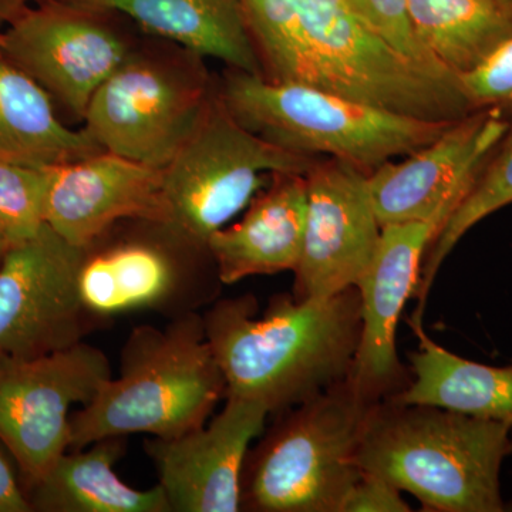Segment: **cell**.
Returning a JSON list of instances; mask_svg holds the SVG:
<instances>
[{"label":"cell","instance_id":"6","mask_svg":"<svg viewBox=\"0 0 512 512\" xmlns=\"http://www.w3.org/2000/svg\"><path fill=\"white\" fill-rule=\"evenodd\" d=\"M373 406L346 379L279 413L245 460L241 511L340 512Z\"/></svg>","mask_w":512,"mask_h":512},{"label":"cell","instance_id":"24","mask_svg":"<svg viewBox=\"0 0 512 512\" xmlns=\"http://www.w3.org/2000/svg\"><path fill=\"white\" fill-rule=\"evenodd\" d=\"M512 204V127L493 151L483 170L461 202L460 207L448 218L440 234L430 245L421 265L416 296L419 301L414 316H423L424 303L429 295L434 278L448 254L456 248L461 238L501 208Z\"/></svg>","mask_w":512,"mask_h":512},{"label":"cell","instance_id":"12","mask_svg":"<svg viewBox=\"0 0 512 512\" xmlns=\"http://www.w3.org/2000/svg\"><path fill=\"white\" fill-rule=\"evenodd\" d=\"M136 46L113 15L47 0L2 30L0 53L83 121L94 94Z\"/></svg>","mask_w":512,"mask_h":512},{"label":"cell","instance_id":"32","mask_svg":"<svg viewBox=\"0 0 512 512\" xmlns=\"http://www.w3.org/2000/svg\"><path fill=\"white\" fill-rule=\"evenodd\" d=\"M501 2L507 3V5L512 6V0H501Z\"/></svg>","mask_w":512,"mask_h":512},{"label":"cell","instance_id":"16","mask_svg":"<svg viewBox=\"0 0 512 512\" xmlns=\"http://www.w3.org/2000/svg\"><path fill=\"white\" fill-rule=\"evenodd\" d=\"M225 400L200 429L144 443L171 512L241 511L245 460L252 441L264 433L269 412L242 397Z\"/></svg>","mask_w":512,"mask_h":512},{"label":"cell","instance_id":"25","mask_svg":"<svg viewBox=\"0 0 512 512\" xmlns=\"http://www.w3.org/2000/svg\"><path fill=\"white\" fill-rule=\"evenodd\" d=\"M47 167L0 158V234L10 245L35 237L46 225Z\"/></svg>","mask_w":512,"mask_h":512},{"label":"cell","instance_id":"18","mask_svg":"<svg viewBox=\"0 0 512 512\" xmlns=\"http://www.w3.org/2000/svg\"><path fill=\"white\" fill-rule=\"evenodd\" d=\"M308 210L306 175L275 173L249 202L241 220L208 239L221 284L295 271L301 261Z\"/></svg>","mask_w":512,"mask_h":512},{"label":"cell","instance_id":"3","mask_svg":"<svg viewBox=\"0 0 512 512\" xmlns=\"http://www.w3.org/2000/svg\"><path fill=\"white\" fill-rule=\"evenodd\" d=\"M511 433L498 421L389 397L367 414L357 466L430 511L501 512L500 473Z\"/></svg>","mask_w":512,"mask_h":512},{"label":"cell","instance_id":"7","mask_svg":"<svg viewBox=\"0 0 512 512\" xmlns=\"http://www.w3.org/2000/svg\"><path fill=\"white\" fill-rule=\"evenodd\" d=\"M318 161L252 133L215 92L194 133L164 168L165 227L207 248L211 235L247 210L272 174L306 175Z\"/></svg>","mask_w":512,"mask_h":512},{"label":"cell","instance_id":"30","mask_svg":"<svg viewBox=\"0 0 512 512\" xmlns=\"http://www.w3.org/2000/svg\"><path fill=\"white\" fill-rule=\"evenodd\" d=\"M45 2L47 0H0V32L25 15L29 9Z\"/></svg>","mask_w":512,"mask_h":512},{"label":"cell","instance_id":"33","mask_svg":"<svg viewBox=\"0 0 512 512\" xmlns=\"http://www.w3.org/2000/svg\"><path fill=\"white\" fill-rule=\"evenodd\" d=\"M510 453H512V433H511V440H510Z\"/></svg>","mask_w":512,"mask_h":512},{"label":"cell","instance_id":"31","mask_svg":"<svg viewBox=\"0 0 512 512\" xmlns=\"http://www.w3.org/2000/svg\"><path fill=\"white\" fill-rule=\"evenodd\" d=\"M10 247L8 239L5 238V235L0 234V259L5 255V252L8 251Z\"/></svg>","mask_w":512,"mask_h":512},{"label":"cell","instance_id":"27","mask_svg":"<svg viewBox=\"0 0 512 512\" xmlns=\"http://www.w3.org/2000/svg\"><path fill=\"white\" fill-rule=\"evenodd\" d=\"M458 80L474 110H497L512 127V39Z\"/></svg>","mask_w":512,"mask_h":512},{"label":"cell","instance_id":"20","mask_svg":"<svg viewBox=\"0 0 512 512\" xmlns=\"http://www.w3.org/2000/svg\"><path fill=\"white\" fill-rule=\"evenodd\" d=\"M124 439L109 437L67 450L26 490L32 511L171 512L160 484L137 490L117 476L114 466L126 450Z\"/></svg>","mask_w":512,"mask_h":512},{"label":"cell","instance_id":"5","mask_svg":"<svg viewBox=\"0 0 512 512\" xmlns=\"http://www.w3.org/2000/svg\"><path fill=\"white\" fill-rule=\"evenodd\" d=\"M218 94L242 126L269 143L303 156L335 158L366 173L433 143L456 121L419 119L231 69Z\"/></svg>","mask_w":512,"mask_h":512},{"label":"cell","instance_id":"8","mask_svg":"<svg viewBox=\"0 0 512 512\" xmlns=\"http://www.w3.org/2000/svg\"><path fill=\"white\" fill-rule=\"evenodd\" d=\"M204 57L138 49L94 94L83 128L103 151L164 170L214 96Z\"/></svg>","mask_w":512,"mask_h":512},{"label":"cell","instance_id":"1","mask_svg":"<svg viewBox=\"0 0 512 512\" xmlns=\"http://www.w3.org/2000/svg\"><path fill=\"white\" fill-rule=\"evenodd\" d=\"M262 77L342 94L419 119L473 113L460 80L424 72L360 22L345 0H242Z\"/></svg>","mask_w":512,"mask_h":512},{"label":"cell","instance_id":"2","mask_svg":"<svg viewBox=\"0 0 512 512\" xmlns=\"http://www.w3.org/2000/svg\"><path fill=\"white\" fill-rule=\"evenodd\" d=\"M255 313L247 295L202 315L227 396L279 414L348 379L362 328L356 288L325 299L279 296L261 319Z\"/></svg>","mask_w":512,"mask_h":512},{"label":"cell","instance_id":"29","mask_svg":"<svg viewBox=\"0 0 512 512\" xmlns=\"http://www.w3.org/2000/svg\"><path fill=\"white\" fill-rule=\"evenodd\" d=\"M0 512H32L26 491L20 487L12 461L0 448Z\"/></svg>","mask_w":512,"mask_h":512},{"label":"cell","instance_id":"19","mask_svg":"<svg viewBox=\"0 0 512 512\" xmlns=\"http://www.w3.org/2000/svg\"><path fill=\"white\" fill-rule=\"evenodd\" d=\"M79 8L123 15L151 35L212 57L229 69L262 76L242 0H62Z\"/></svg>","mask_w":512,"mask_h":512},{"label":"cell","instance_id":"13","mask_svg":"<svg viewBox=\"0 0 512 512\" xmlns=\"http://www.w3.org/2000/svg\"><path fill=\"white\" fill-rule=\"evenodd\" d=\"M510 128L497 110H476L406 160L386 161L367 173L380 225L431 218L447 222Z\"/></svg>","mask_w":512,"mask_h":512},{"label":"cell","instance_id":"15","mask_svg":"<svg viewBox=\"0 0 512 512\" xmlns=\"http://www.w3.org/2000/svg\"><path fill=\"white\" fill-rule=\"evenodd\" d=\"M308 210L293 298L325 299L355 288L379 244L366 171L328 158L306 174Z\"/></svg>","mask_w":512,"mask_h":512},{"label":"cell","instance_id":"10","mask_svg":"<svg viewBox=\"0 0 512 512\" xmlns=\"http://www.w3.org/2000/svg\"><path fill=\"white\" fill-rule=\"evenodd\" d=\"M109 357L80 342L32 357H0V443L26 483H37L69 450L73 406H86L110 380Z\"/></svg>","mask_w":512,"mask_h":512},{"label":"cell","instance_id":"28","mask_svg":"<svg viewBox=\"0 0 512 512\" xmlns=\"http://www.w3.org/2000/svg\"><path fill=\"white\" fill-rule=\"evenodd\" d=\"M410 505L406 503L402 490L375 476L363 473L350 488L348 497L340 512H409Z\"/></svg>","mask_w":512,"mask_h":512},{"label":"cell","instance_id":"17","mask_svg":"<svg viewBox=\"0 0 512 512\" xmlns=\"http://www.w3.org/2000/svg\"><path fill=\"white\" fill-rule=\"evenodd\" d=\"M47 170L46 224L74 247H90L119 222L167 221L160 168L99 151Z\"/></svg>","mask_w":512,"mask_h":512},{"label":"cell","instance_id":"14","mask_svg":"<svg viewBox=\"0 0 512 512\" xmlns=\"http://www.w3.org/2000/svg\"><path fill=\"white\" fill-rule=\"evenodd\" d=\"M446 221L383 225L375 254L355 288L360 298L359 346L348 382L367 404L389 399L407 386L396 333L407 301L416 296L421 265Z\"/></svg>","mask_w":512,"mask_h":512},{"label":"cell","instance_id":"21","mask_svg":"<svg viewBox=\"0 0 512 512\" xmlns=\"http://www.w3.org/2000/svg\"><path fill=\"white\" fill-rule=\"evenodd\" d=\"M410 325L419 340V349L409 356L413 380L390 399L498 421L512 429V362L488 366L454 355L427 336L421 319Z\"/></svg>","mask_w":512,"mask_h":512},{"label":"cell","instance_id":"9","mask_svg":"<svg viewBox=\"0 0 512 512\" xmlns=\"http://www.w3.org/2000/svg\"><path fill=\"white\" fill-rule=\"evenodd\" d=\"M207 248L178 237L163 224L148 234L101 237L84 248L79 271L80 299L96 325L117 316L198 312L217 298L218 278H204L197 256Z\"/></svg>","mask_w":512,"mask_h":512},{"label":"cell","instance_id":"4","mask_svg":"<svg viewBox=\"0 0 512 512\" xmlns=\"http://www.w3.org/2000/svg\"><path fill=\"white\" fill-rule=\"evenodd\" d=\"M227 396L202 315L165 328L138 326L121 349L120 375L70 417L69 450L130 434L174 439L207 424Z\"/></svg>","mask_w":512,"mask_h":512},{"label":"cell","instance_id":"23","mask_svg":"<svg viewBox=\"0 0 512 512\" xmlns=\"http://www.w3.org/2000/svg\"><path fill=\"white\" fill-rule=\"evenodd\" d=\"M414 32L456 77L512 39V6L501 0H407Z\"/></svg>","mask_w":512,"mask_h":512},{"label":"cell","instance_id":"22","mask_svg":"<svg viewBox=\"0 0 512 512\" xmlns=\"http://www.w3.org/2000/svg\"><path fill=\"white\" fill-rule=\"evenodd\" d=\"M99 151L84 128L64 126L50 94L0 53V158L59 165Z\"/></svg>","mask_w":512,"mask_h":512},{"label":"cell","instance_id":"34","mask_svg":"<svg viewBox=\"0 0 512 512\" xmlns=\"http://www.w3.org/2000/svg\"><path fill=\"white\" fill-rule=\"evenodd\" d=\"M0 47H2V32H0Z\"/></svg>","mask_w":512,"mask_h":512},{"label":"cell","instance_id":"26","mask_svg":"<svg viewBox=\"0 0 512 512\" xmlns=\"http://www.w3.org/2000/svg\"><path fill=\"white\" fill-rule=\"evenodd\" d=\"M360 22L379 36L404 59L409 60L424 72L443 79L458 80L421 43L410 20L407 0H345Z\"/></svg>","mask_w":512,"mask_h":512},{"label":"cell","instance_id":"11","mask_svg":"<svg viewBox=\"0 0 512 512\" xmlns=\"http://www.w3.org/2000/svg\"><path fill=\"white\" fill-rule=\"evenodd\" d=\"M84 248L45 225L0 259V357L32 359L83 342L96 323L79 292Z\"/></svg>","mask_w":512,"mask_h":512}]
</instances>
